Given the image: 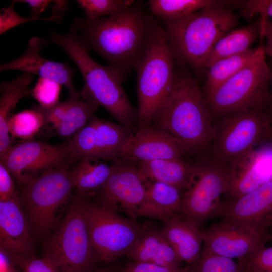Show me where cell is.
<instances>
[{
    "mask_svg": "<svg viewBox=\"0 0 272 272\" xmlns=\"http://www.w3.org/2000/svg\"><path fill=\"white\" fill-rule=\"evenodd\" d=\"M73 22L86 47L105 59L122 83L135 70L160 25L137 2L111 16L76 18Z\"/></svg>",
    "mask_w": 272,
    "mask_h": 272,
    "instance_id": "6da1fadb",
    "label": "cell"
},
{
    "mask_svg": "<svg viewBox=\"0 0 272 272\" xmlns=\"http://www.w3.org/2000/svg\"><path fill=\"white\" fill-rule=\"evenodd\" d=\"M212 114L197 81L177 73L174 86L152 124L181 142L190 156H208L214 124Z\"/></svg>",
    "mask_w": 272,
    "mask_h": 272,
    "instance_id": "7a4b0ae2",
    "label": "cell"
},
{
    "mask_svg": "<svg viewBox=\"0 0 272 272\" xmlns=\"http://www.w3.org/2000/svg\"><path fill=\"white\" fill-rule=\"evenodd\" d=\"M50 38L51 42L62 48L80 70L84 80L81 98L102 106L119 124L138 125V109L129 101L122 82L108 65L99 64L90 56L75 23L65 34L52 31Z\"/></svg>",
    "mask_w": 272,
    "mask_h": 272,
    "instance_id": "3957f363",
    "label": "cell"
},
{
    "mask_svg": "<svg viewBox=\"0 0 272 272\" xmlns=\"http://www.w3.org/2000/svg\"><path fill=\"white\" fill-rule=\"evenodd\" d=\"M233 1L201 9L180 19L164 22L166 38L175 58L192 69H205L217 42L237 24V18L227 8Z\"/></svg>",
    "mask_w": 272,
    "mask_h": 272,
    "instance_id": "277c9868",
    "label": "cell"
},
{
    "mask_svg": "<svg viewBox=\"0 0 272 272\" xmlns=\"http://www.w3.org/2000/svg\"><path fill=\"white\" fill-rule=\"evenodd\" d=\"M70 165L50 169L21 186V203L37 236L48 237L61 222L74 188Z\"/></svg>",
    "mask_w": 272,
    "mask_h": 272,
    "instance_id": "5b68a950",
    "label": "cell"
},
{
    "mask_svg": "<svg viewBox=\"0 0 272 272\" xmlns=\"http://www.w3.org/2000/svg\"><path fill=\"white\" fill-rule=\"evenodd\" d=\"M176 58L160 24L146 52L138 63V126L152 124L175 81Z\"/></svg>",
    "mask_w": 272,
    "mask_h": 272,
    "instance_id": "8992f818",
    "label": "cell"
},
{
    "mask_svg": "<svg viewBox=\"0 0 272 272\" xmlns=\"http://www.w3.org/2000/svg\"><path fill=\"white\" fill-rule=\"evenodd\" d=\"M82 197H76L43 244V256L59 272H94L100 261L84 217Z\"/></svg>",
    "mask_w": 272,
    "mask_h": 272,
    "instance_id": "52a82bcc",
    "label": "cell"
},
{
    "mask_svg": "<svg viewBox=\"0 0 272 272\" xmlns=\"http://www.w3.org/2000/svg\"><path fill=\"white\" fill-rule=\"evenodd\" d=\"M271 139L272 116L268 111L249 109L232 113L220 117L214 124L207 156L227 166L239 156L270 143Z\"/></svg>",
    "mask_w": 272,
    "mask_h": 272,
    "instance_id": "ba28073f",
    "label": "cell"
},
{
    "mask_svg": "<svg viewBox=\"0 0 272 272\" xmlns=\"http://www.w3.org/2000/svg\"><path fill=\"white\" fill-rule=\"evenodd\" d=\"M264 50L250 63L205 97L212 116L265 110L269 99L270 68Z\"/></svg>",
    "mask_w": 272,
    "mask_h": 272,
    "instance_id": "9c48e42d",
    "label": "cell"
},
{
    "mask_svg": "<svg viewBox=\"0 0 272 272\" xmlns=\"http://www.w3.org/2000/svg\"><path fill=\"white\" fill-rule=\"evenodd\" d=\"M82 197L90 237L100 261L111 263L126 256L142 235L146 223L124 218Z\"/></svg>",
    "mask_w": 272,
    "mask_h": 272,
    "instance_id": "30bf717a",
    "label": "cell"
},
{
    "mask_svg": "<svg viewBox=\"0 0 272 272\" xmlns=\"http://www.w3.org/2000/svg\"><path fill=\"white\" fill-rule=\"evenodd\" d=\"M193 162L189 182L182 192V214L200 225L218 217L228 183L227 166L208 156Z\"/></svg>",
    "mask_w": 272,
    "mask_h": 272,
    "instance_id": "8fae6325",
    "label": "cell"
},
{
    "mask_svg": "<svg viewBox=\"0 0 272 272\" xmlns=\"http://www.w3.org/2000/svg\"><path fill=\"white\" fill-rule=\"evenodd\" d=\"M135 130L94 115L67 143L70 163L85 158L117 159L123 146Z\"/></svg>",
    "mask_w": 272,
    "mask_h": 272,
    "instance_id": "7c38bea8",
    "label": "cell"
},
{
    "mask_svg": "<svg viewBox=\"0 0 272 272\" xmlns=\"http://www.w3.org/2000/svg\"><path fill=\"white\" fill-rule=\"evenodd\" d=\"M110 174L98 191L97 203L137 220L146 199V176L134 164L119 159L111 165Z\"/></svg>",
    "mask_w": 272,
    "mask_h": 272,
    "instance_id": "4fadbf2b",
    "label": "cell"
},
{
    "mask_svg": "<svg viewBox=\"0 0 272 272\" xmlns=\"http://www.w3.org/2000/svg\"><path fill=\"white\" fill-rule=\"evenodd\" d=\"M0 159L20 186L50 169L70 164L67 143L50 145L33 139L12 146Z\"/></svg>",
    "mask_w": 272,
    "mask_h": 272,
    "instance_id": "5bb4252c",
    "label": "cell"
},
{
    "mask_svg": "<svg viewBox=\"0 0 272 272\" xmlns=\"http://www.w3.org/2000/svg\"><path fill=\"white\" fill-rule=\"evenodd\" d=\"M202 252L243 261L270 237L235 223L221 220L202 231Z\"/></svg>",
    "mask_w": 272,
    "mask_h": 272,
    "instance_id": "9a60e30c",
    "label": "cell"
},
{
    "mask_svg": "<svg viewBox=\"0 0 272 272\" xmlns=\"http://www.w3.org/2000/svg\"><path fill=\"white\" fill-rule=\"evenodd\" d=\"M188 156L181 142L151 124L138 126L123 146L118 159L137 164L160 159L184 160Z\"/></svg>",
    "mask_w": 272,
    "mask_h": 272,
    "instance_id": "2e32d148",
    "label": "cell"
},
{
    "mask_svg": "<svg viewBox=\"0 0 272 272\" xmlns=\"http://www.w3.org/2000/svg\"><path fill=\"white\" fill-rule=\"evenodd\" d=\"M228 168V183L224 196L234 199L272 180V144L254 148L239 156Z\"/></svg>",
    "mask_w": 272,
    "mask_h": 272,
    "instance_id": "e0dca14e",
    "label": "cell"
},
{
    "mask_svg": "<svg viewBox=\"0 0 272 272\" xmlns=\"http://www.w3.org/2000/svg\"><path fill=\"white\" fill-rule=\"evenodd\" d=\"M217 217L268 233L272 227V180L239 198L223 201Z\"/></svg>",
    "mask_w": 272,
    "mask_h": 272,
    "instance_id": "ac0fdd59",
    "label": "cell"
},
{
    "mask_svg": "<svg viewBox=\"0 0 272 272\" xmlns=\"http://www.w3.org/2000/svg\"><path fill=\"white\" fill-rule=\"evenodd\" d=\"M33 234L16 190L9 199L0 201V249L10 259L35 256Z\"/></svg>",
    "mask_w": 272,
    "mask_h": 272,
    "instance_id": "d6986e66",
    "label": "cell"
},
{
    "mask_svg": "<svg viewBox=\"0 0 272 272\" xmlns=\"http://www.w3.org/2000/svg\"><path fill=\"white\" fill-rule=\"evenodd\" d=\"M47 43L44 38H31L25 52L18 58L2 64L0 72L20 71L49 79L64 86L69 92L70 98H80V91L76 88L73 81L75 69L67 63L53 61L41 55L40 51Z\"/></svg>",
    "mask_w": 272,
    "mask_h": 272,
    "instance_id": "ffe728a7",
    "label": "cell"
},
{
    "mask_svg": "<svg viewBox=\"0 0 272 272\" xmlns=\"http://www.w3.org/2000/svg\"><path fill=\"white\" fill-rule=\"evenodd\" d=\"M126 256L132 261L152 263L174 269L182 268V262L161 229L149 223H146L142 235Z\"/></svg>",
    "mask_w": 272,
    "mask_h": 272,
    "instance_id": "44dd1931",
    "label": "cell"
},
{
    "mask_svg": "<svg viewBox=\"0 0 272 272\" xmlns=\"http://www.w3.org/2000/svg\"><path fill=\"white\" fill-rule=\"evenodd\" d=\"M145 187L146 199L138 212L139 217L157 219L165 223L174 218L183 216L182 195L178 189L148 179Z\"/></svg>",
    "mask_w": 272,
    "mask_h": 272,
    "instance_id": "7402d4cb",
    "label": "cell"
},
{
    "mask_svg": "<svg viewBox=\"0 0 272 272\" xmlns=\"http://www.w3.org/2000/svg\"><path fill=\"white\" fill-rule=\"evenodd\" d=\"M161 230L181 262L192 265L197 262L203 247L199 226L181 216L164 223Z\"/></svg>",
    "mask_w": 272,
    "mask_h": 272,
    "instance_id": "603a6c76",
    "label": "cell"
},
{
    "mask_svg": "<svg viewBox=\"0 0 272 272\" xmlns=\"http://www.w3.org/2000/svg\"><path fill=\"white\" fill-rule=\"evenodd\" d=\"M33 75L26 73L10 81H4L0 85V158L12 146L9 129V121L12 111L23 98L31 94L30 85Z\"/></svg>",
    "mask_w": 272,
    "mask_h": 272,
    "instance_id": "cb8c5ba5",
    "label": "cell"
},
{
    "mask_svg": "<svg viewBox=\"0 0 272 272\" xmlns=\"http://www.w3.org/2000/svg\"><path fill=\"white\" fill-rule=\"evenodd\" d=\"M136 165L147 179L171 185L182 193L189 182L193 162L186 159H160L141 162Z\"/></svg>",
    "mask_w": 272,
    "mask_h": 272,
    "instance_id": "d4e9b609",
    "label": "cell"
},
{
    "mask_svg": "<svg viewBox=\"0 0 272 272\" xmlns=\"http://www.w3.org/2000/svg\"><path fill=\"white\" fill-rule=\"evenodd\" d=\"M260 34L259 20L254 23L230 30L223 35L214 46L208 58L205 70L219 60L250 49Z\"/></svg>",
    "mask_w": 272,
    "mask_h": 272,
    "instance_id": "484cf974",
    "label": "cell"
},
{
    "mask_svg": "<svg viewBox=\"0 0 272 272\" xmlns=\"http://www.w3.org/2000/svg\"><path fill=\"white\" fill-rule=\"evenodd\" d=\"M77 162L71 172L74 188L85 197L98 192L110 174L111 166L94 158H85Z\"/></svg>",
    "mask_w": 272,
    "mask_h": 272,
    "instance_id": "4316f807",
    "label": "cell"
},
{
    "mask_svg": "<svg viewBox=\"0 0 272 272\" xmlns=\"http://www.w3.org/2000/svg\"><path fill=\"white\" fill-rule=\"evenodd\" d=\"M263 46L219 60L207 69L206 95L213 93L225 82L252 62L263 51Z\"/></svg>",
    "mask_w": 272,
    "mask_h": 272,
    "instance_id": "83f0119b",
    "label": "cell"
},
{
    "mask_svg": "<svg viewBox=\"0 0 272 272\" xmlns=\"http://www.w3.org/2000/svg\"><path fill=\"white\" fill-rule=\"evenodd\" d=\"M215 0H150L148 4L151 12L164 22L183 18L204 8L223 3Z\"/></svg>",
    "mask_w": 272,
    "mask_h": 272,
    "instance_id": "f1b7e54d",
    "label": "cell"
},
{
    "mask_svg": "<svg viewBox=\"0 0 272 272\" xmlns=\"http://www.w3.org/2000/svg\"><path fill=\"white\" fill-rule=\"evenodd\" d=\"M67 104L63 118L55 128L58 135L69 137L83 128L94 115L99 105L83 99H67Z\"/></svg>",
    "mask_w": 272,
    "mask_h": 272,
    "instance_id": "f546056e",
    "label": "cell"
},
{
    "mask_svg": "<svg viewBox=\"0 0 272 272\" xmlns=\"http://www.w3.org/2000/svg\"><path fill=\"white\" fill-rule=\"evenodd\" d=\"M45 124L43 114L35 107L12 115L8 126L12 137L27 140L33 139Z\"/></svg>",
    "mask_w": 272,
    "mask_h": 272,
    "instance_id": "4dcf8cb0",
    "label": "cell"
},
{
    "mask_svg": "<svg viewBox=\"0 0 272 272\" xmlns=\"http://www.w3.org/2000/svg\"><path fill=\"white\" fill-rule=\"evenodd\" d=\"M133 0H77L85 19L94 20L116 14L135 3Z\"/></svg>",
    "mask_w": 272,
    "mask_h": 272,
    "instance_id": "1f68e13d",
    "label": "cell"
},
{
    "mask_svg": "<svg viewBox=\"0 0 272 272\" xmlns=\"http://www.w3.org/2000/svg\"><path fill=\"white\" fill-rule=\"evenodd\" d=\"M192 265L197 272H245L241 261L236 262L228 257L203 252Z\"/></svg>",
    "mask_w": 272,
    "mask_h": 272,
    "instance_id": "d6a6232c",
    "label": "cell"
},
{
    "mask_svg": "<svg viewBox=\"0 0 272 272\" xmlns=\"http://www.w3.org/2000/svg\"><path fill=\"white\" fill-rule=\"evenodd\" d=\"M61 85L52 80L39 77L32 88L31 95L41 107L49 108L59 102Z\"/></svg>",
    "mask_w": 272,
    "mask_h": 272,
    "instance_id": "836d02e7",
    "label": "cell"
},
{
    "mask_svg": "<svg viewBox=\"0 0 272 272\" xmlns=\"http://www.w3.org/2000/svg\"><path fill=\"white\" fill-rule=\"evenodd\" d=\"M16 2L13 1L8 7L0 11V35H2L10 29L23 24L38 20L47 21L54 23L62 21V16H52L48 17L35 18L32 16L24 17L20 16L15 11Z\"/></svg>",
    "mask_w": 272,
    "mask_h": 272,
    "instance_id": "e575fe53",
    "label": "cell"
},
{
    "mask_svg": "<svg viewBox=\"0 0 272 272\" xmlns=\"http://www.w3.org/2000/svg\"><path fill=\"white\" fill-rule=\"evenodd\" d=\"M241 262L247 269L254 272H272V246L260 247Z\"/></svg>",
    "mask_w": 272,
    "mask_h": 272,
    "instance_id": "d590c367",
    "label": "cell"
},
{
    "mask_svg": "<svg viewBox=\"0 0 272 272\" xmlns=\"http://www.w3.org/2000/svg\"><path fill=\"white\" fill-rule=\"evenodd\" d=\"M10 259L13 265L23 272H59L54 264L44 257H16Z\"/></svg>",
    "mask_w": 272,
    "mask_h": 272,
    "instance_id": "8d00e7d4",
    "label": "cell"
},
{
    "mask_svg": "<svg viewBox=\"0 0 272 272\" xmlns=\"http://www.w3.org/2000/svg\"><path fill=\"white\" fill-rule=\"evenodd\" d=\"M188 267L174 269L156 264L131 261L120 269L121 272H183Z\"/></svg>",
    "mask_w": 272,
    "mask_h": 272,
    "instance_id": "74e56055",
    "label": "cell"
},
{
    "mask_svg": "<svg viewBox=\"0 0 272 272\" xmlns=\"http://www.w3.org/2000/svg\"><path fill=\"white\" fill-rule=\"evenodd\" d=\"M244 11L248 15L259 14L272 18V0H249L244 2Z\"/></svg>",
    "mask_w": 272,
    "mask_h": 272,
    "instance_id": "f35d334b",
    "label": "cell"
},
{
    "mask_svg": "<svg viewBox=\"0 0 272 272\" xmlns=\"http://www.w3.org/2000/svg\"><path fill=\"white\" fill-rule=\"evenodd\" d=\"M13 177L7 168L0 163V201L9 199L16 192Z\"/></svg>",
    "mask_w": 272,
    "mask_h": 272,
    "instance_id": "ab89813d",
    "label": "cell"
},
{
    "mask_svg": "<svg viewBox=\"0 0 272 272\" xmlns=\"http://www.w3.org/2000/svg\"><path fill=\"white\" fill-rule=\"evenodd\" d=\"M260 26V36L265 38V44L263 47L265 55L270 58L272 64V21L268 18H261L259 19Z\"/></svg>",
    "mask_w": 272,
    "mask_h": 272,
    "instance_id": "60d3db41",
    "label": "cell"
},
{
    "mask_svg": "<svg viewBox=\"0 0 272 272\" xmlns=\"http://www.w3.org/2000/svg\"><path fill=\"white\" fill-rule=\"evenodd\" d=\"M15 2H21L27 4L31 11L32 17L40 18V15L45 11L53 1L49 0H19Z\"/></svg>",
    "mask_w": 272,
    "mask_h": 272,
    "instance_id": "b9f144b4",
    "label": "cell"
},
{
    "mask_svg": "<svg viewBox=\"0 0 272 272\" xmlns=\"http://www.w3.org/2000/svg\"><path fill=\"white\" fill-rule=\"evenodd\" d=\"M52 7V15L62 16L67 9L69 2L67 1L55 0L53 1Z\"/></svg>",
    "mask_w": 272,
    "mask_h": 272,
    "instance_id": "7bdbcfd3",
    "label": "cell"
},
{
    "mask_svg": "<svg viewBox=\"0 0 272 272\" xmlns=\"http://www.w3.org/2000/svg\"><path fill=\"white\" fill-rule=\"evenodd\" d=\"M13 265L9 256L0 250V272H9Z\"/></svg>",
    "mask_w": 272,
    "mask_h": 272,
    "instance_id": "ee69618b",
    "label": "cell"
},
{
    "mask_svg": "<svg viewBox=\"0 0 272 272\" xmlns=\"http://www.w3.org/2000/svg\"><path fill=\"white\" fill-rule=\"evenodd\" d=\"M120 269L115 265L98 267L94 272H121Z\"/></svg>",
    "mask_w": 272,
    "mask_h": 272,
    "instance_id": "f6af8a7d",
    "label": "cell"
},
{
    "mask_svg": "<svg viewBox=\"0 0 272 272\" xmlns=\"http://www.w3.org/2000/svg\"><path fill=\"white\" fill-rule=\"evenodd\" d=\"M271 71V77L270 81V90H269V103L267 106L268 112L272 116V66L270 68Z\"/></svg>",
    "mask_w": 272,
    "mask_h": 272,
    "instance_id": "bcb514c9",
    "label": "cell"
},
{
    "mask_svg": "<svg viewBox=\"0 0 272 272\" xmlns=\"http://www.w3.org/2000/svg\"><path fill=\"white\" fill-rule=\"evenodd\" d=\"M183 272H197L193 265L192 266H189L188 268Z\"/></svg>",
    "mask_w": 272,
    "mask_h": 272,
    "instance_id": "7dc6e473",
    "label": "cell"
},
{
    "mask_svg": "<svg viewBox=\"0 0 272 272\" xmlns=\"http://www.w3.org/2000/svg\"><path fill=\"white\" fill-rule=\"evenodd\" d=\"M9 272H20L19 269L16 266L13 265Z\"/></svg>",
    "mask_w": 272,
    "mask_h": 272,
    "instance_id": "c3c4849f",
    "label": "cell"
},
{
    "mask_svg": "<svg viewBox=\"0 0 272 272\" xmlns=\"http://www.w3.org/2000/svg\"><path fill=\"white\" fill-rule=\"evenodd\" d=\"M245 272H254V271H251L250 270L247 269L245 267Z\"/></svg>",
    "mask_w": 272,
    "mask_h": 272,
    "instance_id": "681fc988",
    "label": "cell"
},
{
    "mask_svg": "<svg viewBox=\"0 0 272 272\" xmlns=\"http://www.w3.org/2000/svg\"><path fill=\"white\" fill-rule=\"evenodd\" d=\"M270 143H271L272 144V139H271V141L270 142Z\"/></svg>",
    "mask_w": 272,
    "mask_h": 272,
    "instance_id": "f907efd6",
    "label": "cell"
}]
</instances>
